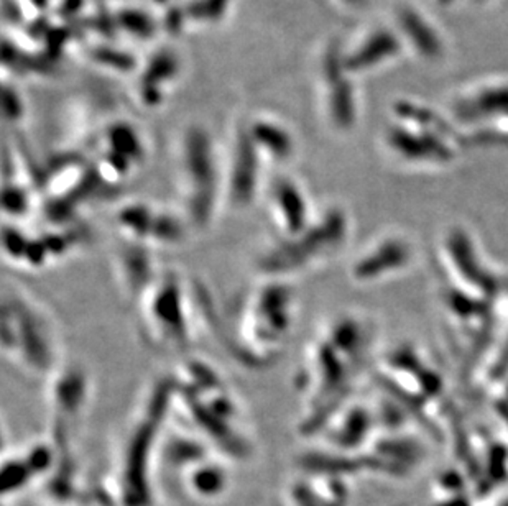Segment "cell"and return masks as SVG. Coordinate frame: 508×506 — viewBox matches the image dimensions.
Here are the masks:
<instances>
[{"label":"cell","instance_id":"1","mask_svg":"<svg viewBox=\"0 0 508 506\" xmlns=\"http://www.w3.org/2000/svg\"><path fill=\"white\" fill-rule=\"evenodd\" d=\"M294 291L289 281L265 278L247 294L234 329V344L250 365L278 357L293 327Z\"/></svg>","mask_w":508,"mask_h":506},{"label":"cell","instance_id":"2","mask_svg":"<svg viewBox=\"0 0 508 506\" xmlns=\"http://www.w3.org/2000/svg\"><path fill=\"white\" fill-rule=\"evenodd\" d=\"M4 350L30 375H51L56 360V335L51 319L38 303L12 288L4 293Z\"/></svg>","mask_w":508,"mask_h":506},{"label":"cell","instance_id":"3","mask_svg":"<svg viewBox=\"0 0 508 506\" xmlns=\"http://www.w3.org/2000/svg\"><path fill=\"white\" fill-rule=\"evenodd\" d=\"M181 214L191 229L212 224L224 206V174H221L211 138L201 128L186 133L180 158Z\"/></svg>","mask_w":508,"mask_h":506},{"label":"cell","instance_id":"4","mask_svg":"<svg viewBox=\"0 0 508 506\" xmlns=\"http://www.w3.org/2000/svg\"><path fill=\"white\" fill-rule=\"evenodd\" d=\"M143 337L155 349L183 350L191 339L188 309L176 276L157 278L138 298Z\"/></svg>","mask_w":508,"mask_h":506},{"label":"cell","instance_id":"5","mask_svg":"<svg viewBox=\"0 0 508 506\" xmlns=\"http://www.w3.org/2000/svg\"><path fill=\"white\" fill-rule=\"evenodd\" d=\"M117 225L123 240L143 247L181 244L191 229L183 214H171L143 203H132L121 209Z\"/></svg>","mask_w":508,"mask_h":506},{"label":"cell","instance_id":"6","mask_svg":"<svg viewBox=\"0 0 508 506\" xmlns=\"http://www.w3.org/2000/svg\"><path fill=\"white\" fill-rule=\"evenodd\" d=\"M260 152L250 133L236 138L229 172L224 176V206L232 210L250 208L260 191Z\"/></svg>","mask_w":508,"mask_h":506},{"label":"cell","instance_id":"7","mask_svg":"<svg viewBox=\"0 0 508 506\" xmlns=\"http://www.w3.org/2000/svg\"><path fill=\"white\" fill-rule=\"evenodd\" d=\"M272 224L277 230V239H289L308 227L314 220L304 191L293 179L282 178L273 183L268 198Z\"/></svg>","mask_w":508,"mask_h":506},{"label":"cell","instance_id":"8","mask_svg":"<svg viewBox=\"0 0 508 506\" xmlns=\"http://www.w3.org/2000/svg\"><path fill=\"white\" fill-rule=\"evenodd\" d=\"M55 381L50 390V406L56 425L70 426L82 415L86 405L87 383L84 371L79 369L55 370ZM50 375V376H51Z\"/></svg>","mask_w":508,"mask_h":506},{"label":"cell","instance_id":"9","mask_svg":"<svg viewBox=\"0 0 508 506\" xmlns=\"http://www.w3.org/2000/svg\"><path fill=\"white\" fill-rule=\"evenodd\" d=\"M398 40L390 30H375L370 36L362 41L359 48L350 53L344 61L347 71H360L383 63L387 58L397 55Z\"/></svg>","mask_w":508,"mask_h":506},{"label":"cell","instance_id":"10","mask_svg":"<svg viewBox=\"0 0 508 506\" xmlns=\"http://www.w3.org/2000/svg\"><path fill=\"white\" fill-rule=\"evenodd\" d=\"M344 69L336 71L333 64L326 68V76L331 86L329 94V108L331 118L339 128H346L350 125L352 117H354V97H352V87L349 81L344 77Z\"/></svg>","mask_w":508,"mask_h":506},{"label":"cell","instance_id":"11","mask_svg":"<svg viewBox=\"0 0 508 506\" xmlns=\"http://www.w3.org/2000/svg\"><path fill=\"white\" fill-rule=\"evenodd\" d=\"M258 152L273 159H287L293 153L292 135L272 122H257L248 128Z\"/></svg>","mask_w":508,"mask_h":506},{"label":"cell","instance_id":"12","mask_svg":"<svg viewBox=\"0 0 508 506\" xmlns=\"http://www.w3.org/2000/svg\"><path fill=\"white\" fill-rule=\"evenodd\" d=\"M400 27L403 33L407 35V38L412 41L414 48H416L419 53L428 56V58L438 56L441 50H443L439 36L434 33L431 25H429L421 15L413 12V10L407 9L400 13Z\"/></svg>","mask_w":508,"mask_h":506},{"label":"cell","instance_id":"13","mask_svg":"<svg viewBox=\"0 0 508 506\" xmlns=\"http://www.w3.org/2000/svg\"><path fill=\"white\" fill-rule=\"evenodd\" d=\"M469 97L455 106L460 117H487V113L508 111V86L485 87Z\"/></svg>","mask_w":508,"mask_h":506},{"label":"cell","instance_id":"14","mask_svg":"<svg viewBox=\"0 0 508 506\" xmlns=\"http://www.w3.org/2000/svg\"><path fill=\"white\" fill-rule=\"evenodd\" d=\"M194 483H196V487L201 490V492L212 493L222 485V477L216 468L201 470L199 473H196Z\"/></svg>","mask_w":508,"mask_h":506},{"label":"cell","instance_id":"15","mask_svg":"<svg viewBox=\"0 0 508 506\" xmlns=\"http://www.w3.org/2000/svg\"><path fill=\"white\" fill-rule=\"evenodd\" d=\"M344 2H346V4L354 5V4H359V2H362V0H344Z\"/></svg>","mask_w":508,"mask_h":506}]
</instances>
